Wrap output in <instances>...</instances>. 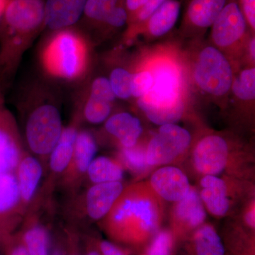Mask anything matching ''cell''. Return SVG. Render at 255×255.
<instances>
[{"mask_svg": "<svg viewBox=\"0 0 255 255\" xmlns=\"http://www.w3.org/2000/svg\"><path fill=\"white\" fill-rule=\"evenodd\" d=\"M162 200L148 182H137L124 187L102 225L112 237L124 243H147L160 229L163 219Z\"/></svg>", "mask_w": 255, "mask_h": 255, "instance_id": "6da1fadb", "label": "cell"}, {"mask_svg": "<svg viewBox=\"0 0 255 255\" xmlns=\"http://www.w3.org/2000/svg\"><path fill=\"white\" fill-rule=\"evenodd\" d=\"M247 159L236 155L224 137L218 135H206L194 147L192 163L201 176L227 173V177L243 179L246 176Z\"/></svg>", "mask_w": 255, "mask_h": 255, "instance_id": "7a4b0ae2", "label": "cell"}, {"mask_svg": "<svg viewBox=\"0 0 255 255\" xmlns=\"http://www.w3.org/2000/svg\"><path fill=\"white\" fill-rule=\"evenodd\" d=\"M63 128L59 110L52 105L37 107L26 121V144L31 155L41 161L45 169L50 152L59 140Z\"/></svg>", "mask_w": 255, "mask_h": 255, "instance_id": "3957f363", "label": "cell"}, {"mask_svg": "<svg viewBox=\"0 0 255 255\" xmlns=\"http://www.w3.org/2000/svg\"><path fill=\"white\" fill-rule=\"evenodd\" d=\"M122 182L91 184L83 193L68 199V217L101 221L112 209L124 189Z\"/></svg>", "mask_w": 255, "mask_h": 255, "instance_id": "277c9868", "label": "cell"}, {"mask_svg": "<svg viewBox=\"0 0 255 255\" xmlns=\"http://www.w3.org/2000/svg\"><path fill=\"white\" fill-rule=\"evenodd\" d=\"M191 142L189 132L175 124L160 126L146 145V159L151 168L169 165L187 152Z\"/></svg>", "mask_w": 255, "mask_h": 255, "instance_id": "5b68a950", "label": "cell"}, {"mask_svg": "<svg viewBox=\"0 0 255 255\" xmlns=\"http://www.w3.org/2000/svg\"><path fill=\"white\" fill-rule=\"evenodd\" d=\"M194 78L198 86L206 93L223 96L231 88L233 70L228 60L219 50L207 47L198 58Z\"/></svg>", "mask_w": 255, "mask_h": 255, "instance_id": "8992f818", "label": "cell"}, {"mask_svg": "<svg viewBox=\"0 0 255 255\" xmlns=\"http://www.w3.org/2000/svg\"><path fill=\"white\" fill-rule=\"evenodd\" d=\"M97 145L95 137L86 130H79L70 163L58 183L68 199L81 191L86 181L87 169L96 157Z\"/></svg>", "mask_w": 255, "mask_h": 255, "instance_id": "52a82bcc", "label": "cell"}, {"mask_svg": "<svg viewBox=\"0 0 255 255\" xmlns=\"http://www.w3.org/2000/svg\"><path fill=\"white\" fill-rule=\"evenodd\" d=\"M78 132L75 126L64 128L59 140L48 157L45 179L36 197L46 205H50L51 203L52 196L60 177L70 163Z\"/></svg>", "mask_w": 255, "mask_h": 255, "instance_id": "ba28073f", "label": "cell"}, {"mask_svg": "<svg viewBox=\"0 0 255 255\" xmlns=\"http://www.w3.org/2000/svg\"><path fill=\"white\" fill-rule=\"evenodd\" d=\"M241 182V179L227 176H202L199 192L206 211L218 219L228 216L232 210L236 193H239Z\"/></svg>", "mask_w": 255, "mask_h": 255, "instance_id": "9c48e42d", "label": "cell"}, {"mask_svg": "<svg viewBox=\"0 0 255 255\" xmlns=\"http://www.w3.org/2000/svg\"><path fill=\"white\" fill-rule=\"evenodd\" d=\"M25 215L14 172L0 174V242L6 244L11 240Z\"/></svg>", "mask_w": 255, "mask_h": 255, "instance_id": "30bf717a", "label": "cell"}, {"mask_svg": "<svg viewBox=\"0 0 255 255\" xmlns=\"http://www.w3.org/2000/svg\"><path fill=\"white\" fill-rule=\"evenodd\" d=\"M173 204L170 212V230L176 238L189 236L205 223L206 210L195 187H191L187 195Z\"/></svg>", "mask_w": 255, "mask_h": 255, "instance_id": "8fae6325", "label": "cell"}, {"mask_svg": "<svg viewBox=\"0 0 255 255\" xmlns=\"http://www.w3.org/2000/svg\"><path fill=\"white\" fill-rule=\"evenodd\" d=\"M3 14L6 31L29 32L44 21L45 3L43 0H10Z\"/></svg>", "mask_w": 255, "mask_h": 255, "instance_id": "7c38bea8", "label": "cell"}, {"mask_svg": "<svg viewBox=\"0 0 255 255\" xmlns=\"http://www.w3.org/2000/svg\"><path fill=\"white\" fill-rule=\"evenodd\" d=\"M50 55L55 71L64 78H75L81 71V45L72 33H63L57 37L51 47Z\"/></svg>", "mask_w": 255, "mask_h": 255, "instance_id": "4fadbf2b", "label": "cell"}, {"mask_svg": "<svg viewBox=\"0 0 255 255\" xmlns=\"http://www.w3.org/2000/svg\"><path fill=\"white\" fill-rule=\"evenodd\" d=\"M137 105L151 122L159 126L177 123L184 112L181 95H158L149 91L138 98Z\"/></svg>", "mask_w": 255, "mask_h": 255, "instance_id": "5bb4252c", "label": "cell"}, {"mask_svg": "<svg viewBox=\"0 0 255 255\" xmlns=\"http://www.w3.org/2000/svg\"><path fill=\"white\" fill-rule=\"evenodd\" d=\"M14 174L21 204L26 214L41 188L45 175V167L37 157L24 152Z\"/></svg>", "mask_w": 255, "mask_h": 255, "instance_id": "9a60e30c", "label": "cell"}, {"mask_svg": "<svg viewBox=\"0 0 255 255\" xmlns=\"http://www.w3.org/2000/svg\"><path fill=\"white\" fill-rule=\"evenodd\" d=\"M149 184L162 201L175 203L183 199L191 189L187 176L179 167L162 166L151 175Z\"/></svg>", "mask_w": 255, "mask_h": 255, "instance_id": "2e32d148", "label": "cell"}, {"mask_svg": "<svg viewBox=\"0 0 255 255\" xmlns=\"http://www.w3.org/2000/svg\"><path fill=\"white\" fill-rule=\"evenodd\" d=\"M212 26L213 40L218 46L228 47L239 41L247 28L239 4L235 1L226 4Z\"/></svg>", "mask_w": 255, "mask_h": 255, "instance_id": "e0dca14e", "label": "cell"}, {"mask_svg": "<svg viewBox=\"0 0 255 255\" xmlns=\"http://www.w3.org/2000/svg\"><path fill=\"white\" fill-rule=\"evenodd\" d=\"M23 153L13 119L0 103V174L14 172Z\"/></svg>", "mask_w": 255, "mask_h": 255, "instance_id": "ac0fdd59", "label": "cell"}, {"mask_svg": "<svg viewBox=\"0 0 255 255\" xmlns=\"http://www.w3.org/2000/svg\"><path fill=\"white\" fill-rule=\"evenodd\" d=\"M42 206L33 204L25 215L21 242L29 255H50L49 236L40 221Z\"/></svg>", "mask_w": 255, "mask_h": 255, "instance_id": "d6986e66", "label": "cell"}, {"mask_svg": "<svg viewBox=\"0 0 255 255\" xmlns=\"http://www.w3.org/2000/svg\"><path fill=\"white\" fill-rule=\"evenodd\" d=\"M87 0H47L45 19L48 28L61 29L78 22L85 11Z\"/></svg>", "mask_w": 255, "mask_h": 255, "instance_id": "ffe728a7", "label": "cell"}, {"mask_svg": "<svg viewBox=\"0 0 255 255\" xmlns=\"http://www.w3.org/2000/svg\"><path fill=\"white\" fill-rule=\"evenodd\" d=\"M105 129L109 134L117 139L121 148L136 145L142 132L140 120L127 112L109 117L105 122Z\"/></svg>", "mask_w": 255, "mask_h": 255, "instance_id": "44dd1931", "label": "cell"}, {"mask_svg": "<svg viewBox=\"0 0 255 255\" xmlns=\"http://www.w3.org/2000/svg\"><path fill=\"white\" fill-rule=\"evenodd\" d=\"M189 249L190 255H225L222 240L214 226L204 223L190 234Z\"/></svg>", "mask_w": 255, "mask_h": 255, "instance_id": "7402d4cb", "label": "cell"}, {"mask_svg": "<svg viewBox=\"0 0 255 255\" xmlns=\"http://www.w3.org/2000/svg\"><path fill=\"white\" fill-rule=\"evenodd\" d=\"M151 74L153 78V85L150 92L160 95H180L182 76L179 69L173 63H157Z\"/></svg>", "mask_w": 255, "mask_h": 255, "instance_id": "603a6c76", "label": "cell"}, {"mask_svg": "<svg viewBox=\"0 0 255 255\" xmlns=\"http://www.w3.org/2000/svg\"><path fill=\"white\" fill-rule=\"evenodd\" d=\"M124 172L125 169L118 159L99 156L95 157L89 166L86 180L90 181L91 184L122 182Z\"/></svg>", "mask_w": 255, "mask_h": 255, "instance_id": "cb8c5ba5", "label": "cell"}, {"mask_svg": "<svg viewBox=\"0 0 255 255\" xmlns=\"http://www.w3.org/2000/svg\"><path fill=\"white\" fill-rule=\"evenodd\" d=\"M226 4V0H191L187 11L188 23L195 27H209Z\"/></svg>", "mask_w": 255, "mask_h": 255, "instance_id": "d4e9b609", "label": "cell"}, {"mask_svg": "<svg viewBox=\"0 0 255 255\" xmlns=\"http://www.w3.org/2000/svg\"><path fill=\"white\" fill-rule=\"evenodd\" d=\"M181 4L177 0H166L147 18V28L154 36H163L177 23Z\"/></svg>", "mask_w": 255, "mask_h": 255, "instance_id": "484cf974", "label": "cell"}, {"mask_svg": "<svg viewBox=\"0 0 255 255\" xmlns=\"http://www.w3.org/2000/svg\"><path fill=\"white\" fill-rule=\"evenodd\" d=\"M117 159L125 170L127 169L137 177L152 169L146 159V146L143 147L137 143L132 147L121 148Z\"/></svg>", "mask_w": 255, "mask_h": 255, "instance_id": "4316f807", "label": "cell"}, {"mask_svg": "<svg viewBox=\"0 0 255 255\" xmlns=\"http://www.w3.org/2000/svg\"><path fill=\"white\" fill-rule=\"evenodd\" d=\"M112 104L105 98L90 95L84 109L85 119L90 124L103 123L110 117Z\"/></svg>", "mask_w": 255, "mask_h": 255, "instance_id": "83f0119b", "label": "cell"}, {"mask_svg": "<svg viewBox=\"0 0 255 255\" xmlns=\"http://www.w3.org/2000/svg\"><path fill=\"white\" fill-rule=\"evenodd\" d=\"M176 237L170 229H159L142 255H172Z\"/></svg>", "mask_w": 255, "mask_h": 255, "instance_id": "f1b7e54d", "label": "cell"}, {"mask_svg": "<svg viewBox=\"0 0 255 255\" xmlns=\"http://www.w3.org/2000/svg\"><path fill=\"white\" fill-rule=\"evenodd\" d=\"M234 95L243 101H253L255 98V69L243 70L237 78L233 79L231 85Z\"/></svg>", "mask_w": 255, "mask_h": 255, "instance_id": "f546056e", "label": "cell"}, {"mask_svg": "<svg viewBox=\"0 0 255 255\" xmlns=\"http://www.w3.org/2000/svg\"><path fill=\"white\" fill-rule=\"evenodd\" d=\"M132 77V74L123 68H116L112 72L109 80L116 97L126 100L131 97Z\"/></svg>", "mask_w": 255, "mask_h": 255, "instance_id": "4dcf8cb0", "label": "cell"}, {"mask_svg": "<svg viewBox=\"0 0 255 255\" xmlns=\"http://www.w3.org/2000/svg\"><path fill=\"white\" fill-rule=\"evenodd\" d=\"M119 0H87L84 14L93 21L104 22Z\"/></svg>", "mask_w": 255, "mask_h": 255, "instance_id": "1f68e13d", "label": "cell"}, {"mask_svg": "<svg viewBox=\"0 0 255 255\" xmlns=\"http://www.w3.org/2000/svg\"><path fill=\"white\" fill-rule=\"evenodd\" d=\"M153 85V78L149 71L133 74L132 77L131 95L140 98L147 93Z\"/></svg>", "mask_w": 255, "mask_h": 255, "instance_id": "d6a6232c", "label": "cell"}, {"mask_svg": "<svg viewBox=\"0 0 255 255\" xmlns=\"http://www.w3.org/2000/svg\"><path fill=\"white\" fill-rule=\"evenodd\" d=\"M90 95L98 96L110 101L111 102H113L116 98V96L111 87L110 80L105 78L96 79L92 83Z\"/></svg>", "mask_w": 255, "mask_h": 255, "instance_id": "836d02e7", "label": "cell"}, {"mask_svg": "<svg viewBox=\"0 0 255 255\" xmlns=\"http://www.w3.org/2000/svg\"><path fill=\"white\" fill-rule=\"evenodd\" d=\"M128 12L127 9L120 5H117L112 11L107 15L103 23H107L112 27H122L127 22Z\"/></svg>", "mask_w": 255, "mask_h": 255, "instance_id": "e575fe53", "label": "cell"}, {"mask_svg": "<svg viewBox=\"0 0 255 255\" xmlns=\"http://www.w3.org/2000/svg\"><path fill=\"white\" fill-rule=\"evenodd\" d=\"M241 10L246 18V22L255 29V0H240Z\"/></svg>", "mask_w": 255, "mask_h": 255, "instance_id": "d590c367", "label": "cell"}, {"mask_svg": "<svg viewBox=\"0 0 255 255\" xmlns=\"http://www.w3.org/2000/svg\"><path fill=\"white\" fill-rule=\"evenodd\" d=\"M243 221L247 228L255 231V199H252L243 213Z\"/></svg>", "mask_w": 255, "mask_h": 255, "instance_id": "8d00e7d4", "label": "cell"}, {"mask_svg": "<svg viewBox=\"0 0 255 255\" xmlns=\"http://www.w3.org/2000/svg\"><path fill=\"white\" fill-rule=\"evenodd\" d=\"M99 247L102 255H127L118 246L110 241H101Z\"/></svg>", "mask_w": 255, "mask_h": 255, "instance_id": "74e56055", "label": "cell"}, {"mask_svg": "<svg viewBox=\"0 0 255 255\" xmlns=\"http://www.w3.org/2000/svg\"><path fill=\"white\" fill-rule=\"evenodd\" d=\"M5 245L9 246L6 252V255H29L21 241L20 243H13L11 240H10Z\"/></svg>", "mask_w": 255, "mask_h": 255, "instance_id": "f35d334b", "label": "cell"}, {"mask_svg": "<svg viewBox=\"0 0 255 255\" xmlns=\"http://www.w3.org/2000/svg\"><path fill=\"white\" fill-rule=\"evenodd\" d=\"M147 1V0H126V5L129 11L137 14V11L141 9Z\"/></svg>", "mask_w": 255, "mask_h": 255, "instance_id": "ab89813d", "label": "cell"}, {"mask_svg": "<svg viewBox=\"0 0 255 255\" xmlns=\"http://www.w3.org/2000/svg\"><path fill=\"white\" fill-rule=\"evenodd\" d=\"M53 255H78V253L74 251V250L69 249V251H66L62 248H55V251H53Z\"/></svg>", "mask_w": 255, "mask_h": 255, "instance_id": "60d3db41", "label": "cell"}, {"mask_svg": "<svg viewBox=\"0 0 255 255\" xmlns=\"http://www.w3.org/2000/svg\"><path fill=\"white\" fill-rule=\"evenodd\" d=\"M250 53H251V56L252 59L255 60V38H253L250 43Z\"/></svg>", "mask_w": 255, "mask_h": 255, "instance_id": "b9f144b4", "label": "cell"}, {"mask_svg": "<svg viewBox=\"0 0 255 255\" xmlns=\"http://www.w3.org/2000/svg\"><path fill=\"white\" fill-rule=\"evenodd\" d=\"M6 4H7L6 0H0V16H1L2 13H4Z\"/></svg>", "mask_w": 255, "mask_h": 255, "instance_id": "7bdbcfd3", "label": "cell"}, {"mask_svg": "<svg viewBox=\"0 0 255 255\" xmlns=\"http://www.w3.org/2000/svg\"><path fill=\"white\" fill-rule=\"evenodd\" d=\"M86 255H102V253L99 251H95V250H93V251H89L88 253H87Z\"/></svg>", "mask_w": 255, "mask_h": 255, "instance_id": "ee69618b", "label": "cell"}]
</instances>
